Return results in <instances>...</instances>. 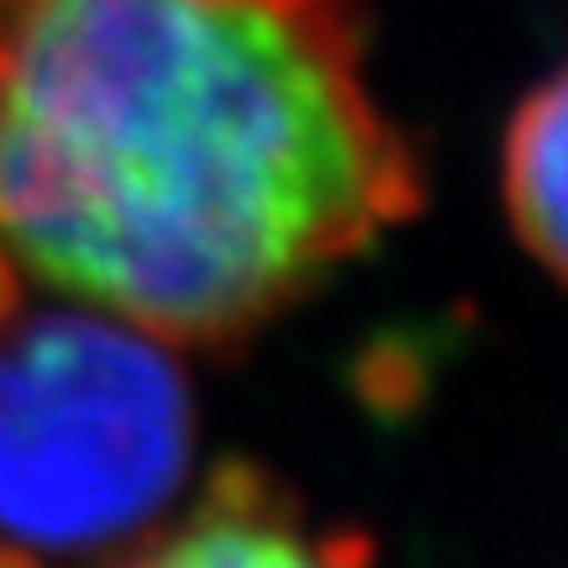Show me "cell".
Here are the masks:
<instances>
[{
	"instance_id": "6da1fadb",
	"label": "cell",
	"mask_w": 568,
	"mask_h": 568,
	"mask_svg": "<svg viewBox=\"0 0 568 568\" xmlns=\"http://www.w3.org/2000/svg\"><path fill=\"white\" fill-rule=\"evenodd\" d=\"M416 201L358 0H0V264L74 301L232 343Z\"/></svg>"
},
{
	"instance_id": "7a4b0ae2",
	"label": "cell",
	"mask_w": 568,
	"mask_h": 568,
	"mask_svg": "<svg viewBox=\"0 0 568 568\" xmlns=\"http://www.w3.org/2000/svg\"><path fill=\"white\" fill-rule=\"evenodd\" d=\"M195 406L163 337L95 311H0V568H80L159 527Z\"/></svg>"
},
{
	"instance_id": "3957f363",
	"label": "cell",
	"mask_w": 568,
	"mask_h": 568,
	"mask_svg": "<svg viewBox=\"0 0 568 568\" xmlns=\"http://www.w3.org/2000/svg\"><path fill=\"white\" fill-rule=\"evenodd\" d=\"M132 568H364V548L316 537L258 485L226 479L184 527L159 537Z\"/></svg>"
},
{
	"instance_id": "277c9868",
	"label": "cell",
	"mask_w": 568,
	"mask_h": 568,
	"mask_svg": "<svg viewBox=\"0 0 568 568\" xmlns=\"http://www.w3.org/2000/svg\"><path fill=\"white\" fill-rule=\"evenodd\" d=\"M506 211L531 258L568 284V63L510 122Z\"/></svg>"
}]
</instances>
